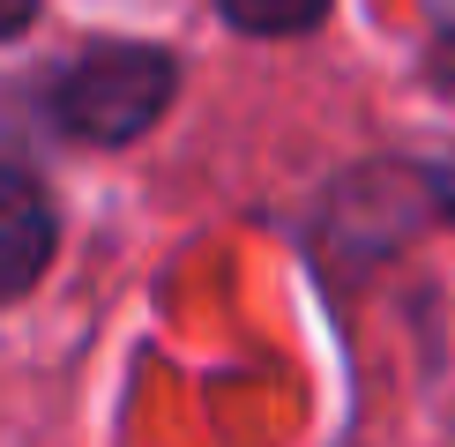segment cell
Listing matches in <instances>:
<instances>
[{
  "instance_id": "obj_1",
  "label": "cell",
  "mask_w": 455,
  "mask_h": 447,
  "mask_svg": "<svg viewBox=\"0 0 455 447\" xmlns=\"http://www.w3.org/2000/svg\"><path fill=\"white\" fill-rule=\"evenodd\" d=\"M164 98H172V60L157 45H98L60 74L52 112L83 142H135L164 112Z\"/></svg>"
},
{
  "instance_id": "obj_2",
  "label": "cell",
  "mask_w": 455,
  "mask_h": 447,
  "mask_svg": "<svg viewBox=\"0 0 455 447\" xmlns=\"http://www.w3.org/2000/svg\"><path fill=\"white\" fill-rule=\"evenodd\" d=\"M52 261V201L0 164V298L30 291Z\"/></svg>"
},
{
  "instance_id": "obj_3",
  "label": "cell",
  "mask_w": 455,
  "mask_h": 447,
  "mask_svg": "<svg viewBox=\"0 0 455 447\" xmlns=\"http://www.w3.org/2000/svg\"><path fill=\"white\" fill-rule=\"evenodd\" d=\"M217 8L254 37H291V30H314L329 15V0H217Z\"/></svg>"
},
{
  "instance_id": "obj_4",
  "label": "cell",
  "mask_w": 455,
  "mask_h": 447,
  "mask_svg": "<svg viewBox=\"0 0 455 447\" xmlns=\"http://www.w3.org/2000/svg\"><path fill=\"white\" fill-rule=\"evenodd\" d=\"M30 15H37V0H0V37H15Z\"/></svg>"
}]
</instances>
